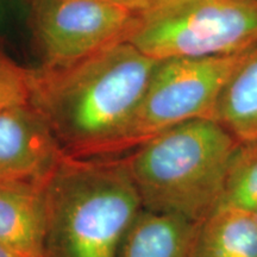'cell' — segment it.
Masks as SVG:
<instances>
[{
	"label": "cell",
	"mask_w": 257,
	"mask_h": 257,
	"mask_svg": "<svg viewBox=\"0 0 257 257\" xmlns=\"http://www.w3.org/2000/svg\"><path fill=\"white\" fill-rule=\"evenodd\" d=\"M111 2L127 6V8L133 9L137 12H142L144 10L149 9L150 6H153L159 0H111Z\"/></svg>",
	"instance_id": "obj_14"
},
{
	"label": "cell",
	"mask_w": 257,
	"mask_h": 257,
	"mask_svg": "<svg viewBox=\"0 0 257 257\" xmlns=\"http://www.w3.org/2000/svg\"><path fill=\"white\" fill-rule=\"evenodd\" d=\"M63 157L31 101L0 111V184L47 179Z\"/></svg>",
	"instance_id": "obj_7"
},
{
	"label": "cell",
	"mask_w": 257,
	"mask_h": 257,
	"mask_svg": "<svg viewBox=\"0 0 257 257\" xmlns=\"http://www.w3.org/2000/svg\"><path fill=\"white\" fill-rule=\"evenodd\" d=\"M44 197V257H117L143 210L124 157L64 155Z\"/></svg>",
	"instance_id": "obj_2"
},
{
	"label": "cell",
	"mask_w": 257,
	"mask_h": 257,
	"mask_svg": "<svg viewBox=\"0 0 257 257\" xmlns=\"http://www.w3.org/2000/svg\"><path fill=\"white\" fill-rule=\"evenodd\" d=\"M197 229L192 221L143 208L117 257H193Z\"/></svg>",
	"instance_id": "obj_9"
},
{
	"label": "cell",
	"mask_w": 257,
	"mask_h": 257,
	"mask_svg": "<svg viewBox=\"0 0 257 257\" xmlns=\"http://www.w3.org/2000/svg\"><path fill=\"white\" fill-rule=\"evenodd\" d=\"M193 257H257V210L220 205L198 224Z\"/></svg>",
	"instance_id": "obj_10"
},
{
	"label": "cell",
	"mask_w": 257,
	"mask_h": 257,
	"mask_svg": "<svg viewBox=\"0 0 257 257\" xmlns=\"http://www.w3.org/2000/svg\"><path fill=\"white\" fill-rule=\"evenodd\" d=\"M253 48L229 55L160 61L118 153L186 121L216 120L221 93Z\"/></svg>",
	"instance_id": "obj_5"
},
{
	"label": "cell",
	"mask_w": 257,
	"mask_h": 257,
	"mask_svg": "<svg viewBox=\"0 0 257 257\" xmlns=\"http://www.w3.org/2000/svg\"><path fill=\"white\" fill-rule=\"evenodd\" d=\"M138 12L111 0H31L42 69H61L126 40Z\"/></svg>",
	"instance_id": "obj_6"
},
{
	"label": "cell",
	"mask_w": 257,
	"mask_h": 257,
	"mask_svg": "<svg viewBox=\"0 0 257 257\" xmlns=\"http://www.w3.org/2000/svg\"><path fill=\"white\" fill-rule=\"evenodd\" d=\"M35 70L19 66L0 51V111L31 101Z\"/></svg>",
	"instance_id": "obj_13"
},
{
	"label": "cell",
	"mask_w": 257,
	"mask_h": 257,
	"mask_svg": "<svg viewBox=\"0 0 257 257\" xmlns=\"http://www.w3.org/2000/svg\"><path fill=\"white\" fill-rule=\"evenodd\" d=\"M125 41L157 61L240 53L257 46V0H159Z\"/></svg>",
	"instance_id": "obj_4"
},
{
	"label": "cell",
	"mask_w": 257,
	"mask_h": 257,
	"mask_svg": "<svg viewBox=\"0 0 257 257\" xmlns=\"http://www.w3.org/2000/svg\"><path fill=\"white\" fill-rule=\"evenodd\" d=\"M0 257H22V256H19L18 253H16L15 251H12V250L6 248L5 245L0 244Z\"/></svg>",
	"instance_id": "obj_15"
},
{
	"label": "cell",
	"mask_w": 257,
	"mask_h": 257,
	"mask_svg": "<svg viewBox=\"0 0 257 257\" xmlns=\"http://www.w3.org/2000/svg\"><path fill=\"white\" fill-rule=\"evenodd\" d=\"M216 121L239 142L257 141V47L221 93Z\"/></svg>",
	"instance_id": "obj_11"
},
{
	"label": "cell",
	"mask_w": 257,
	"mask_h": 257,
	"mask_svg": "<svg viewBox=\"0 0 257 257\" xmlns=\"http://www.w3.org/2000/svg\"><path fill=\"white\" fill-rule=\"evenodd\" d=\"M221 205L257 210V141L240 143L234 154Z\"/></svg>",
	"instance_id": "obj_12"
},
{
	"label": "cell",
	"mask_w": 257,
	"mask_h": 257,
	"mask_svg": "<svg viewBox=\"0 0 257 257\" xmlns=\"http://www.w3.org/2000/svg\"><path fill=\"white\" fill-rule=\"evenodd\" d=\"M47 179L0 184V244L22 257H44Z\"/></svg>",
	"instance_id": "obj_8"
},
{
	"label": "cell",
	"mask_w": 257,
	"mask_h": 257,
	"mask_svg": "<svg viewBox=\"0 0 257 257\" xmlns=\"http://www.w3.org/2000/svg\"><path fill=\"white\" fill-rule=\"evenodd\" d=\"M159 62L120 42L66 68L35 70L31 104L64 155H112Z\"/></svg>",
	"instance_id": "obj_1"
},
{
	"label": "cell",
	"mask_w": 257,
	"mask_h": 257,
	"mask_svg": "<svg viewBox=\"0 0 257 257\" xmlns=\"http://www.w3.org/2000/svg\"><path fill=\"white\" fill-rule=\"evenodd\" d=\"M240 143L212 119L179 124L124 156L144 210L201 223L223 202Z\"/></svg>",
	"instance_id": "obj_3"
}]
</instances>
